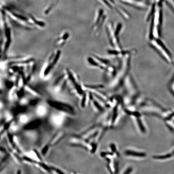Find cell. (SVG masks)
<instances>
[{
  "label": "cell",
  "mask_w": 174,
  "mask_h": 174,
  "mask_svg": "<svg viewBox=\"0 0 174 174\" xmlns=\"http://www.w3.org/2000/svg\"><path fill=\"white\" fill-rule=\"evenodd\" d=\"M97 16L93 26V30H94L95 31H97L99 30V29L101 27L103 22H104L105 20L106 16L104 15V11L103 9H100Z\"/></svg>",
  "instance_id": "3"
},
{
  "label": "cell",
  "mask_w": 174,
  "mask_h": 174,
  "mask_svg": "<svg viewBox=\"0 0 174 174\" xmlns=\"http://www.w3.org/2000/svg\"><path fill=\"white\" fill-rule=\"evenodd\" d=\"M48 104L59 112L68 116H74L76 114L75 108L71 104L62 101L51 100L47 102Z\"/></svg>",
  "instance_id": "2"
},
{
  "label": "cell",
  "mask_w": 174,
  "mask_h": 174,
  "mask_svg": "<svg viewBox=\"0 0 174 174\" xmlns=\"http://www.w3.org/2000/svg\"><path fill=\"white\" fill-rule=\"evenodd\" d=\"M41 123L40 121L39 120L33 121V122H30L25 127V129L27 130H32L37 128L40 125Z\"/></svg>",
  "instance_id": "7"
},
{
  "label": "cell",
  "mask_w": 174,
  "mask_h": 174,
  "mask_svg": "<svg viewBox=\"0 0 174 174\" xmlns=\"http://www.w3.org/2000/svg\"><path fill=\"white\" fill-rule=\"evenodd\" d=\"M108 164L107 165L108 170L112 174L117 173L118 171V164L115 160V158L107 160Z\"/></svg>",
  "instance_id": "6"
},
{
  "label": "cell",
  "mask_w": 174,
  "mask_h": 174,
  "mask_svg": "<svg viewBox=\"0 0 174 174\" xmlns=\"http://www.w3.org/2000/svg\"><path fill=\"white\" fill-rule=\"evenodd\" d=\"M65 131H63L58 132L55 134V135L53 137L52 139H51L49 142V145L50 146H55L58 144L60 142L65 136Z\"/></svg>",
  "instance_id": "5"
},
{
  "label": "cell",
  "mask_w": 174,
  "mask_h": 174,
  "mask_svg": "<svg viewBox=\"0 0 174 174\" xmlns=\"http://www.w3.org/2000/svg\"><path fill=\"white\" fill-rule=\"evenodd\" d=\"M69 33H64V34L62 35L60 37L59 39L58 40V44L60 46H62L64 45L66 41L69 38Z\"/></svg>",
  "instance_id": "8"
},
{
  "label": "cell",
  "mask_w": 174,
  "mask_h": 174,
  "mask_svg": "<svg viewBox=\"0 0 174 174\" xmlns=\"http://www.w3.org/2000/svg\"><path fill=\"white\" fill-rule=\"evenodd\" d=\"M150 45L164 60L169 64L174 65V56L165 44L160 38L150 40Z\"/></svg>",
  "instance_id": "1"
},
{
  "label": "cell",
  "mask_w": 174,
  "mask_h": 174,
  "mask_svg": "<svg viewBox=\"0 0 174 174\" xmlns=\"http://www.w3.org/2000/svg\"><path fill=\"white\" fill-rule=\"evenodd\" d=\"M59 113V114H56L53 117L54 124L57 127L62 126L66 122V117L68 116L62 113Z\"/></svg>",
  "instance_id": "4"
}]
</instances>
